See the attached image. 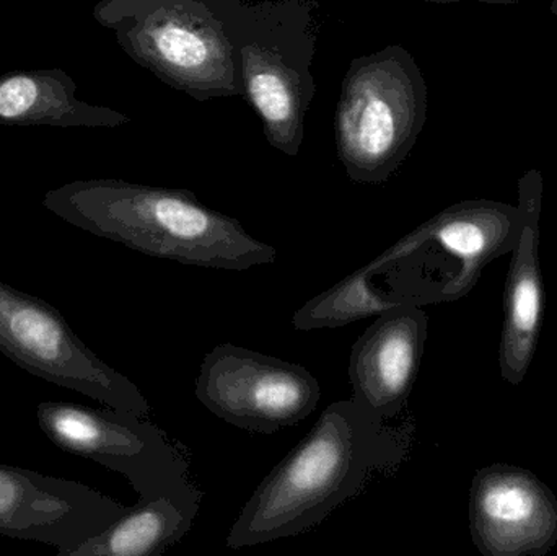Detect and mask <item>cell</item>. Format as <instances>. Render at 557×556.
I'll return each mask as SVG.
<instances>
[{
    "instance_id": "1",
    "label": "cell",
    "mask_w": 557,
    "mask_h": 556,
    "mask_svg": "<svg viewBox=\"0 0 557 556\" xmlns=\"http://www.w3.org/2000/svg\"><path fill=\"white\" fill-rule=\"evenodd\" d=\"M522 231L519 205L470 199L448 206L366 267L308 300L297 332L339 329L395 307L463 299L491 261L510 254Z\"/></svg>"
},
{
    "instance_id": "2",
    "label": "cell",
    "mask_w": 557,
    "mask_h": 556,
    "mask_svg": "<svg viewBox=\"0 0 557 556\" xmlns=\"http://www.w3.org/2000/svg\"><path fill=\"white\" fill-rule=\"evenodd\" d=\"M414 420L389 424L356 398L324 408L310 433L268 473L238 515L227 547L295 538L408 459Z\"/></svg>"
},
{
    "instance_id": "3",
    "label": "cell",
    "mask_w": 557,
    "mask_h": 556,
    "mask_svg": "<svg viewBox=\"0 0 557 556\" xmlns=\"http://www.w3.org/2000/svg\"><path fill=\"white\" fill-rule=\"evenodd\" d=\"M45 208L97 237L188 267L247 271L277 260L276 248L189 189L88 180L52 189Z\"/></svg>"
},
{
    "instance_id": "4",
    "label": "cell",
    "mask_w": 557,
    "mask_h": 556,
    "mask_svg": "<svg viewBox=\"0 0 557 556\" xmlns=\"http://www.w3.org/2000/svg\"><path fill=\"white\" fill-rule=\"evenodd\" d=\"M245 0H100L95 18L127 55L196 101L244 97L232 29Z\"/></svg>"
},
{
    "instance_id": "5",
    "label": "cell",
    "mask_w": 557,
    "mask_h": 556,
    "mask_svg": "<svg viewBox=\"0 0 557 556\" xmlns=\"http://www.w3.org/2000/svg\"><path fill=\"white\" fill-rule=\"evenodd\" d=\"M428 110L424 74L405 46L354 58L334 113L336 156L347 178L359 185L389 182L411 156Z\"/></svg>"
},
{
    "instance_id": "6",
    "label": "cell",
    "mask_w": 557,
    "mask_h": 556,
    "mask_svg": "<svg viewBox=\"0 0 557 556\" xmlns=\"http://www.w3.org/2000/svg\"><path fill=\"white\" fill-rule=\"evenodd\" d=\"M320 0H245L232 29L244 97L277 152L300 153L307 114L317 95Z\"/></svg>"
},
{
    "instance_id": "7",
    "label": "cell",
    "mask_w": 557,
    "mask_h": 556,
    "mask_svg": "<svg viewBox=\"0 0 557 556\" xmlns=\"http://www.w3.org/2000/svg\"><path fill=\"white\" fill-rule=\"evenodd\" d=\"M0 353L36 378L149 417L150 404L126 375L98 358L55 307L0 281Z\"/></svg>"
},
{
    "instance_id": "8",
    "label": "cell",
    "mask_w": 557,
    "mask_h": 556,
    "mask_svg": "<svg viewBox=\"0 0 557 556\" xmlns=\"http://www.w3.org/2000/svg\"><path fill=\"white\" fill-rule=\"evenodd\" d=\"M36 417L59 449L121 473L139 498L189 477L188 450L147 417L67 401H42Z\"/></svg>"
},
{
    "instance_id": "9",
    "label": "cell",
    "mask_w": 557,
    "mask_h": 556,
    "mask_svg": "<svg viewBox=\"0 0 557 556\" xmlns=\"http://www.w3.org/2000/svg\"><path fill=\"white\" fill-rule=\"evenodd\" d=\"M195 391L212 415L258 434L300 423L321 398L317 378L304 366L232 343L206 355Z\"/></svg>"
},
{
    "instance_id": "10",
    "label": "cell",
    "mask_w": 557,
    "mask_h": 556,
    "mask_svg": "<svg viewBox=\"0 0 557 556\" xmlns=\"http://www.w3.org/2000/svg\"><path fill=\"white\" fill-rule=\"evenodd\" d=\"M126 508L84 483L0 464V534L51 545L58 556L103 532Z\"/></svg>"
},
{
    "instance_id": "11",
    "label": "cell",
    "mask_w": 557,
    "mask_h": 556,
    "mask_svg": "<svg viewBox=\"0 0 557 556\" xmlns=\"http://www.w3.org/2000/svg\"><path fill=\"white\" fill-rule=\"evenodd\" d=\"M470 534L484 556H545L557 545V498L535 473L491 464L474 473Z\"/></svg>"
},
{
    "instance_id": "12",
    "label": "cell",
    "mask_w": 557,
    "mask_h": 556,
    "mask_svg": "<svg viewBox=\"0 0 557 556\" xmlns=\"http://www.w3.org/2000/svg\"><path fill=\"white\" fill-rule=\"evenodd\" d=\"M428 332L422 307H395L376 316L350 351L352 397L383 420L399 417L418 379Z\"/></svg>"
},
{
    "instance_id": "13",
    "label": "cell",
    "mask_w": 557,
    "mask_h": 556,
    "mask_svg": "<svg viewBox=\"0 0 557 556\" xmlns=\"http://www.w3.org/2000/svg\"><path fill=\"white\" fill-rule=\"evenodd\" d=\"M543 176L530 170L519 182L522 231L510 251L509 274L504 289V323L499 346L500 375L519 387L535 358L545 316V284L540 264V215L543 206Z\"/></svg>"
},
{
    "instance_id": "14",
    "label": "cell",
    "mask_w": 557,
    "mask_h": 556,
    "mask_svg": "<svg viewBox=\"0 0 557 556\" xmlns=\"http://www.w3.org/2000/svg\"><path fill=\"white\" fill-rule=\"evenodd\" d=\"M202 492L191 475L134 506L103 532L64 556H159L175 547L201 511Z\"/></svg>"
},
{
    "instance_id": "15",
    "label": "cell",
    "mask_w": 557,
    "mask_h": 556,
    "mask_svg": "<svg viewBox=\"0 0 557 556\" xmlns=\"http://www.w3.org/2000/svg\"><path fill=\"white\" fill-rule=\"evenodd\" d=\"M131 118L77 98L74 81L62 71L13 72L0 77V123L116 127Z\"/></svg>"
},
{
    "instance_id": "16",
    "label": "cell",
    "mask_w": 557,
    "mask_h": 556,
    "mask_svg": "<svg viewBox=\"0 0 557 556\" xmlns=\"http://www.w3.org/2000/svg\"><path fill=\"white\" fill-rule=\"evenodd\" d=\"M422 2L432 3H457V2H480L490 3V5H517L522 0H422Z\"/></svg>"
}]
</instances>
